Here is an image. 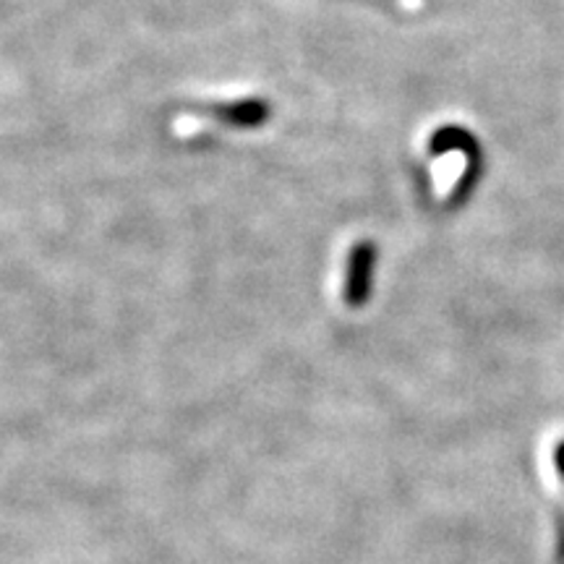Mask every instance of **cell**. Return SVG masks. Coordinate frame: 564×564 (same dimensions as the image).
<instances>
[{
    "instance_id": "cell-1",
    "label": "cell",
    "mask_w": 564,
    "mask_h": 564,
    "mask_svg": "<svg viewBox=\"0 0 564 564\" xmlns=\"http://www.w3.org/2000/svg\"><path fill=\"white\" fill-rule=\"evenodd\" d=\"M373 270H377V246L371 241L352 243L345 264V285L343 299L350 308H361L371 299Z\"/></svg>"
},
{
    "instance_id": "cell-2",
    "label": "cell",
    "mask_w": 564,
    "mask_h": 564,
    "mask_svg": "<svg viewBox=\"0 0 564 564\" xmlns=\"http://www.w3.org/2000/svg\"><path fill=\"white\" fill-rule=\"evenodd\" d=\"M215 112L225 126H230V129H259V126H264L272 116L270 105L264 100H257V97L225 102Z\"/></svg>"
},
{
    "instance_id": "cell-3",
    "label": "cell",
    "mask_w": 564,
    "mask_h": 564,
    "mask_svg": "<svg viewBox=\"0 0 564 564\" xmlns=\"http://www.w3.org/2000/svg\"><path fill=\"white\" fill-rule=\"evenodd\" d=\"M432 147V154H444V152H465L470 160H481V147L474 139V133L460 129V126H444L429 141Z\"/></svg>"
},
{
    "instance_id": "cell-4",
    "label": "cell",
    "mask_w": 564,
    "mask_h": 564,
    "mask_svg": "<svg viewBox=\"0 0 564 564\" xmlns=\"http://www.w3.org/2000/svg\"><path fill=\"white\" fill-rule=\"evenodd\" d=\"M554 460H556V470H560L562 478H564V442H560V447H556Z\"/></svg>"
}]
</instances>
